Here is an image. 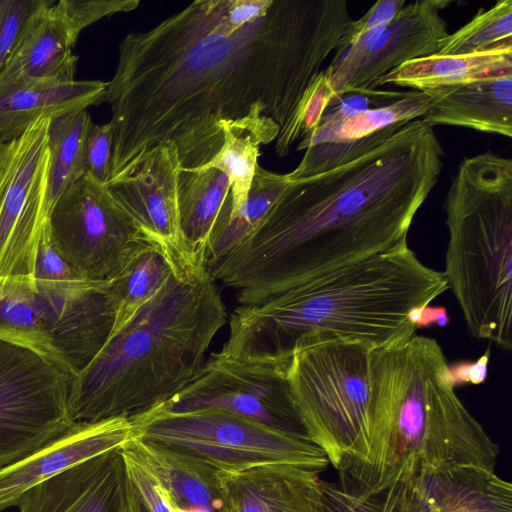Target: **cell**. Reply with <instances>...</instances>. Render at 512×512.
Returning a JSON list of instances; mask_svg holds the SVG:
<instances>
[{
	"instance_id": "obj_39",
	"label": "cell",
	"mask_w": 512,
	"mask_h": 512,
	"mask_svg": "<svg viewBox=\"0 0 512 512\" xmlns=\"http://www.w3.org/2000/svg\"><path fill=\"white\" fill-rule=\"evenodd\" d=\"M122 451L128 476L148 511L172 512L155 477L138 460L123 450V448Z\"/></svg>"
},
{
	"instance_id": "obj_6",
	"label": "cell",
	"mask_w": 512,
	"mask_h": 512,
	"mask_svg": "<svg viewBox=\"0 0 512 512\" xmlns=\"http://www.w3.org/2000/svg\"><path fill=\"white\" fill-rule=\"evenodd\" d=\"M449 240L443 271L469 332L512 348V160L465 157L444 201Z\"/></svg>"
},
{
	"instance_id": "obj_30",
	"label": "cell",
	"mask_w": 512,
	"mask_h": 512,
	"mask_svg": "<svg viewBox=\"0 0 512 512\" xmlns=\"http://www.w3.org/2000/svg\"><path fill=\"white\" fill-rule=\"evenodd\" d=\"M91 123L87 109L50 120L48 186L51 206L70 185L86 174L84 148Z\"/></svg>"
},
{
	"instance_id": "obj_11",
	"label": "cell",
	"mask_w": 512,
	"mask_h": 512,
	"mask_svg": "<svg viewBox=\"0 0 512 512\" xmlns=\"http://www.w3.org/2000/svg\"><path fill=\"white\" fill-rule=\"evenodd\" d=\"M51 118L38 119L20 138L0 146V293L34 283L37 250L52 208Z\"/></svg>"
},
{
	"instance_id": "obj_37",
	"label": "cell",
	"mask_w": 512,
	"mask_h": 512,
	"mask_svg": "<svg viewBox=\"0 0 512 512\" xmlns=\"http://www.w3.org/2000/svg\"><path fill=\"white\" fill-rule=\"evenodd\" d=\"M86 173L106 184L112 157V133L110 123H91L84 148Z\"/></svg>"
},
{
	"instance_id": "obj_21",
	"label": "cell",
	"mask_w": 512,
	"mask_h": 512,
	"mask_svg": "<svg viewBox=\"0 0 512 512\" xmlns=\"http://www.w3.org/2000/svg\"><path fill=\"white\" fill-rule=\"evenodd\" d=\"M78 38L59 1L40 9L0 73V93L27 83L75 80Z\"/></svg>"
},
{
	"instance_id": "obj_10",
	"label": "cell",
	"mask_w": 512,
	"mask_h": 512,
	"mask_svg": "<svg viewBox=\"0 0 512 512\" xmlns=\"http://www.w3.org/2000/svg\"><path fill=\"white\" fill-rule=\"evenodd\" d=\"M50 239L84 279L109 282L153 241L109 187L86 173L52 206Z\"/></svg>"
},
{
	"instance_id": "obj_13",
	"label": "cell",
	"mask_w": 512,
	"mask_h": 512,
	"mask_svg": "<svg viewBox=\"0 0 512 512\" xmlns=\"http://www.w3.org/2000/svg\"><path fill=\"white\" fill-rule=\"evenodd\" d=\"M451 3H406L387 25L340 45L324 69L332 90L377 88L381 77L402 64L438 54L449 34L441 11Z\"/></svg>"
},
{
	"instance_id": "obj_26",
	"label": "cell",
	"mask_w": 512,
	"mask_h": 512,
	"mask_svg": "<svg viewBox=\"0 0 512 512\" xmlns=\"http://www.w3.org/2000/svg\"><path fill=\"white\" fill-rule=\"evenodd\" d=\"M231 195L228 176L209 169H181L178 176V211L185 250L204 265V252L217 217Z\"/></svg>"
},
{
	"instance_id": "obj_33",
	"label": "cell",
	"mask_w": 512,
	"mask_h": 512,
	"mask_svg": "<svg viewBox=\"0 0 512 512\" xmlns=\"http://www.w3.org/2000/svg\"><path fill=\"white\" fill-rule=\"evenodd\" d=\"M408 93L409 91L380 88L345 89L335 93L323 113L321 122L346 118L365 111L387 107L403 99Z\"/></svg>"
},
{
	"instance_id": "obj_35",
	"label": "cell",
	"mask_w": 512,
	"mask_h": 512,
	"mask_svg": "<svg viewBox=\"0 0 512 512\" xmlns=\"http://www.w3.org/2000/svg\"><path fill=\"white\" fill-rule=\"evenodd\" d=\"M59 2L78 37L82 30L96 21L116 13L130 12L140 4L139 0H60Z\"/></svg>"
},
{
	"instance_id": "obj_19",
	"label": "cell",
	"mask_w": 512,
	"mask_h": 512,
	"mask_svg": "<svg viewBox=\"0 0 512 512\" xmlns=\"http://www.w3.org/2000/svg\"><path fill=\"white\" fill-rule=\"evenodd\" d=\"M132 438L130 418L76 423L30 455L0 469V512L17 506L26 492L58 473L122 447Z\"/></svg>"
},
{
	"instance_id": "obj_17",
	"label": "cell",
	"mask_w": 512,
	"mask_h": 512,
	"mask_svg": "<svg viewBox=\"0 0 512 512\" xmlns=\"http://www.w3.org/2000/svg\"><path fill=\"white\" fill-rule=\"evenodd\" d=\"M431 101L428 93L413 90L387 107L321 122L299 142L296 149L305 153L297 167L286 174L288 180L309 177L355 158L399 124L422 118Z\"/></svg>"
},
{
	"instance_id": "obj_36",
	"label": "cell",
	"mask_w": 512,
	"mask_h": 512,
	"mask_svg": "<svg viewBox=\"0 0 512 512\" xmlns=\"http://www.w3.org/2000/svg\"><path fill=\"white\" fill-rule=\"evenodd\" d=\"M84 279L77 273L54 248L49 233V225L44 230L39 242L34 282L68 284Z\"/></svg>"
},
{
	"instance_id": "obj_31",
	"label": "cell",
	"mask_w": 512,
	"mask_h": 512,
	"mask_svg": "<svg viewBox=\"0 0 512 512\" xmlns=\"http://www.w3.org/2000/svg\"><path fill=\"white\" fill-rule=\"evenodd\" d=\"M512 44V1L501 0L479 10L465 25L444 39L441 55H463Z\"/></svg>"
},
{
	"instance_id": "obj_23",
	"label": "cell",
	"mask_w": 512,
	"mask_h": 512,
	"mask_svg": "<svg viewBox=\"0 0 512 512\" xmlns=\"http://www.w3.org/2000/svg\"><path fill=\"white\" fill-rule=\"evenodd\" d=\"M426 93L432 101L421 119L430 127L458 126L511 138L512 74Z\"/></svg>"
},
{
	"instance_id": "obj_12",
	"label": "cell",
	"mask_w": 512,
	"mask_h": 512,
	"mask_svg": "<svg viewBox=\"0 0 512 512\" xmlns=\"http://www.w3.org/2000/svg\"><path fill=\"white\" fill-rule=\"evenodd\" d=\"M155 406L171 413L217 409L306 435L292 399L287 368L242 362L219 352L183 389Z\"/></svg>"
},
{
	"instance_id": "obj_16",
	"label": "cell",
	"mask_w": 512,
	"mask_h": 512,
	"mask_svg": "<svg viewBox=\"0 0 512 512\" xmlns=\"http://www.w3.org/2000/svg\"><path fill=\"white\" fill-rule=\"evenodd\" d=\"M181 168L176 147L161 144L146 155L131 176L106 185L153 241L178 263L187 264L196 262L188 256L180 231Z\"/></svg>"
},
{
	"instance_id": "obj_18",
	"label": "cell",
	"mask_w": 512,
	"mask_h": 512,
	"mask_svg": "<svg viewBox=\"0 0 512 512\" xmlns=\"http://www.w3.org/2000/svg\"><path fill=\"white\" fill-rule=\"evenodd\" d=\"M130 486L120 447L36 485L17 507L19 512H129Z\"/></svg>"
},
{
	"instance_id": "obj_29",
	"label": "cell",
	"mask_w": 512,
	"mask_h": 512,
	"mask_svg": "<svg viewBox=\"0 0 512 512\" xmlns=\"http://www.w3.org/2000/svg\"><path fill=\"white\" fill-rule=\"evenodd\" d=\"M179 266L184 264L173 259L161 245L151 242L109 281L115 307L111 335L123 328L161 290Z\"/></svg>"
},
{
	"instance_id": "obj_4",
	"label": "cell",
	"mask_w": 512,
	"mask_h": 512,
	"mask_svg": "<svg viewBox=\"0 0 512 512\" xmlns=\"http://www.w3.org/2000/svg\"><path fill=\"white\" fill-rule=\"evenodd\" d=\"M439 343L417 335L370 353L371 440L366 459L338 484L372 496L423 472L459 465L494 471L499 446L455 392Z\"/></svg>"
},
{
	"instance_id": "obj_34",
	"label": "cell",
	"mask_w": 512,
	"mask_h": 512,
	"mask_svg": "<svg viewBox=\"0 0 512 512\" xmlns=\"http://www.w3.org/2000/svg\"><path fill=\"white\" fill-rule=\"evenodd\" d=\"M53 0H0V73L31 18Z\"/></svg>"
},
{
	"instance_id": "obj_9",
	"label": "cell",
	"mask_w": 512,
	"mask_h": 512,
	"mask_svg": "<svg viewBox=\"0 0 512 512\" xmlns=\"http://www.w3.org/2000/svg\"><path fill=\"white\" fill-rule=\"evenodd\" d=\"M75 372L47 344L0 329V469L69 431Z\"/></svg>"
},
{
	"instance_id": "obj_1",
	"label": "cell",
	"mask_w": 512,
	"mask_h": 512,
	"mask_svg": "<svg viewBox=\"0 0 512 512\" xmlns=\"http://www.w3.org/2000/svg\"><path fill=\"white\" fill-rule=\"evenodd\" d=\"M352 20L345 0H197L127 34L103 98L107 184L161 144L176 147L181 169L204 166L223 144L222 123L284 128Z\"/></svg>"
},
{
	"instance_id": "obj_7",
	"label": "cell",
	"mask_w": 512,
	"mask_h": 512,
	"mask_svg": "<svg viewBox=\"0 0 512 512\" xmlns=\"http://www.w3.org/2000/svg\"><path fill=\"white\" fill-rule=\"evenodd\" d=\"M371 351L359 342L322 343L295 352L287 368L306 435L338 472L369 452Z\"/></svg>"
},
{
	"instance_id": "obj_3",
	"label": "cell",
	"mask_w": 512,
	"mask_h": 512,
	"mask_svg": "<svg viewBox=\"0 0 512 512\" xmlns=\"http://www.w3.org/2000/svg\"><path fill=\"white\" fill-rule=\"evenodd\" d=\"M448 289L443 271L423 264L405 239L261 303L239 305L219 353L288 368L295 352L322 343L382 348L415 334L424 310Z\"/></svg>"
},
{
	"instance_id": "obj_38",
	"label": "cell",
	"mask_w": 512,
	"mask_h": 512,
	"mask_svg": "<svg viewBox=\"0 0 512 512\" xmlns=\"http://www.w3.org/2000/svg\"><path fill=\"white\" fill-rule=\"evenodd\" d=\"M322 512H386L374 496H357L339 484L320 481Z\"/></svg>"
},
{
	"instance_id": "obj_25",
	"label": "cell",
	"mask_w": 512,
	"mask_h": 512,
	"mask_svg": "<svg viewBox=\"0 0 512 512\" xmlns=\"http://www.w3.org/2000/svg\"><path fill=\"white\" fill-rule=\"evenodd\" d=\"M502 74H512V44L472 54H434L413 59L381 77L377 88L391 84L430 92Z\"/></svg>"
},
{
	"instance_id": "obj_22",
	"label": "cell",
	"mask_w": 512,
	"mask_h": 512,
	"mask_svg": "<svg viewBox=\"0 0 512 512\" xmlns=\"http://www.w3.org/2000/svg\"><path fill=\"white\" fill-rule=\"evenodd\" d=\"M122 448L149 470L170 504L189 512H229L218 471L207 463L136 437Z\"/></svg>"
},
{
	"instance_id": "obj_2",
	"label": "cell",
	"mask_w": 512,
	"mask_h": 512,
	"mask_svg": "<svg viewBox=\"0 0 512 512\" xmlns=\"http://www.w3.org/2000/svg\"><path fill=\"white\" fill-rule=\"evenodd\" d=\"M444 155L421 118L399 124L355 158L290 181L211 276L239 305H253L394 247L436 186Z\"/></svg>"
},
{
	"instance_id": "obj_41",
	"label": "cell",
	"mask_w": 512,
	"mask_h": 512,
	"mask_svg": "<svg viewBox=\"0 0 512 512\" xmlns=\"http://www.w3.org/2000/svg\"><path fill=\"white\" fill-rule=\"evenodd\" d=\"M489 355L490 351L487 350L486 353L476 362L467 365H461L456 369L455 372L452 371L456 383L458 380L462 382H470L473 384L482 383L487 376Z\"/></svg>"
},
{
	"instance_id": "obj_32",
	"label": "cell",
	"mask_w": 512,
	"mask_h": 512,
	"mask_svg": "<svg viewBox=\"0 0 512 512\" xmlns=\"http://www.w3.org/2000/svg\"><path fill=\"white\" fill-rule=\"evenodd\" d=\"M334 95L325 71L321 70L305 90L288 123L280 130L275 145L279 157L286 156L296 141H302L316 130Z\"/></svg>"
},
{
	"instance_id": "obj_5",
	"label": "cell",
	"mask_w": 512,
	"mask_h": 512,
	"mask_svg": "<svg viewBox=\"0 0 512 512\" xmlns=\"http://www.w3.org/2000/svg\"><path fill=\"white\" fill-rule=\"evenodd\" d=\"M227 313L203 265L177 267L161 290L118 332L71 384L75 423L130 418L161 404L200 371Z\"/></svg>"
},
{
	"instance_id": "obj_27",
	"label": "cell",
	"mask_w": 512,
	"mask_h": 512,
	"mask_svg": "<svg viewBox=\"0 0 512 512\" xmlns=\"http://www.w3.org/2000/svg\"><path fill=\"white\" fill-rule=\"evenodd\" d=\"M289 184L286 174L266 170L257 164L246 202L236 212L229 214L230 196L217 217L204 252L207 270L239 247L256 230Z\"/></svg>"
},
{
	"instance_id": "obj_8",
	"label": "cell",
	"mask_w": 512,
	"mask_h": 512,
	"mask_svg": "<svg viewBox=\"0 0 512 512\" xmlns=\"http://www.w3.org/2000/svg\"><path fill=\"white\" fill-rule=\"evenodd\" d=\"M132 437L197 458L217 471L288 463L324 471L325 453L306 435L278 430L217 409L171 413L153 406L130 417Z\"/></svg>"
},
{
	"instance_id": "obj_28",
	"label": "cell",
	"mask_w": 512,
	"mask_h": 512,
	"mask_svg": "<svg viewBox=\"0 0 512 512\" xmlns=\"http://www.w3.org/2000/svg\"><path fill=\"white\" fill-rule=\"evenodd\" d=\"M221 128L224 139L219 152L210 162L197 169L215 168L228 176L231 184L229 214H233L247 200L258 164L260 145L276 140L281 128L270 118L222 123Z\"/></svg>"
},
{
	"instance_id": "obj_43",
	"label": "cell",
	"mask_w": 512,
	"mask_h": 512,
	"mask_svg": "<svg viewBox=\"0 0 512 512\" xmlns=\"http://www.w3.org/2000/svg\"><path fill=\"white\" fill-rule=\"evenodd\" d=\"M167 501H168V500H167ZM168 503H169V502H168ZM169 505H170V507H171L172 512H189V511H186V510L180 509V508H178V507H176V506H174V505H172V504H170V503H169Z\"/></svg>"
},
{
	"instance_id": "obj_14",
	"label": "cell",
	"mask_w": 512,
	"mask_h": 512,
	"mask_svg": "<svg viewBox=\"0 0 512 512\" xmlns=\"http://www.w3.org/2000/svg\"><path fill=\"white\" fill-rule=\"evenodd\" d=\"M37 333L77 374L100 352L114 326L109 282L25 285Z\"/></svg>"
},
{
	"instance_id": "obj_15",
	"label": "cell",
	"mask_w": 512,
	"mask_h": 512,
	"mask_svg": "<svg viewBox=\"0 0 512 512\" xmlns=\"http://www.w3.org/2000/svg\"><path fill=\"white\" fill-rule=\"evenodd\" d=\"M376 496L387 512H512V485L476 465L429 470Z\"/></svg>"
},
{
	"instance_id": "obj_20",
	"label": "cell",
	"mask_w": 512,
	"mask_h": 512,
	"mask_svg": "<svg viewBox=\"0 0 512 512\" xmlns=\"http://www.w3.org/2000/svg\"><path fill=\"white\" fill-rule=\"evenodd\" d=\"M320 473L275 463L217 477L229 512H322Z\"/></svg>"
},
{
	"instance_id": "obj_42",
	"label": "cell",
	"mask_w": 512,
	"mask_h": 512,
	"mask_svg": "<svg viewBox=\"0 0 512 512\" xmlns=\"http://www.w3.org/2000/svg\"><path fill=\"white\" fill-rule=\"evenodd\" d=\"M130 479V478H129ZM129 512H149L130 480Z\"/></svg>"
},
{
	"instance_id": "obj_44",
	"label": "cell",
	"mask_w": 512,
	"mask_h": 512,
	"mask_svg": "<svg viewBox=\"0 0 512 512\" xmlns=\"http://www.w3.org/2000/svg\"><path fill=\"white\" fill-rule=\"evenodd\" d=\"M2 143H0V146H1Z\"/></svg>"
},
{
	"instance_id": "obj_40",
	"label": "cell",
	"mask_w": 512,
	"mask_h": 512,
	"mask_svg": "<svg viewBox=\"0 0 512 512\" xmlns=\"http://www.w3.org/2000/svg\"><path fill=\"white\" fill-rule=\"evenodd\" d=\"M406 3L405 0L377 1L361 18L352 20L339 46L347 44L365 33L387 25Z\"/></svg>"
},
{
	"instance_id": "obj_24",
	"label": "cell",
	"mask_w": 512,
	"mask_h": 512,
	"mask_svg": "<svg viewBox=\"0 0 512 512\" xmlns=\"http://www.w3.org/2000/svg\"><path fill=\"white\" fill-rule=\"evenodd\" d=\"M100 80L27 83L0 93V143L20 138L42 117H58L103 103Z\"/></svg>"
}]
</instances>
